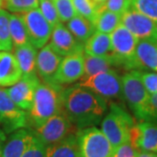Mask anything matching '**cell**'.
Wrapping results in <instances>:
<instances>
[{
  "instance_id": "7bdbcfd3",
  "label": "cell",
  "mask_w": 157,
  "mask_h": 157,
  "mask_svg": "<svg viewBox=\"0 0 157 157\" xmlns=\"http://www.w3.org/2000/svg\"><path fill=\"white\" fill-rule=\"evenodd\" d=\"M51 1H53V0H51Z\"/></svg>"
},
{
  "instance_id": "ac0fdd59",
  "label": "cell",
  "mask_w": 157,
  "mask_h": 157,
  "mask_svg": "<svg viewBox=\"0 0 157 157\" xmlns=\"http://www.w3.org/2000/svg\"><path fill=\"white\" fill-rule=\"evenodd\" d=\"M135 70H152L157 72V44L140 39L136 45Z\"/></svg>"
},
{
  "instance_id": "7402d4cb",
  "label": "cell",
  "mask_w": 157,
  "mask_h": 157,
  "mask_svg": "<svg viewBox=\"0 0 157 157\" xmlns=\"http://www.w3.org/2000/svg\"><path fill=\"white\" fill-rule=\"evenodd\" d=\"M46 157H79L76 135H68L61 140L46 147Z\"/></svg>"
},
{
  "instance_id": "7c38bea8",
  "label": "cell",
  "mask_w": 157,
  "mask_h": 157,
  "mask_svg": "<svg viewBox=\"0 0 157 157\" xmlns=\"http://www.w3.org/2000/svg\"><path fill=\"white\" fill-rule=\"evenodd\" d=\"M84 74V52H75L62 59L53 78L56 86L73 83Z\"/></svg>"
},
{
  "instance_id": "4dcf8cb0",
  "label": "cell",
  "mask_w": 157,
  "mask_h": 157,
  "mask_svg": "<svg viewBox=\"0 0 157 157\" xmlns=\"http://www.w3.org/2000/svg\"><path fill=\"white\" fill-rule=\"evenodd\" d=\"M60 22H67L78 13L74 8L73 0H53Z\"/></svg>"
},
{
  "instance_id": "277c9868",
  "label": "cell",
  "mask_w": 157,
  "mask_h": 157,
  "mask_svg": "<svg viewBox=\"0 0 157 157\" xmlns=\"http://www.w3.org/2000/svg\"><path fill=\"white\" fill-rule=\"evenodd\" d=\"M122 96L129 108L140 121H147V109L150 94L140 78V71L130 70L121 77Z\"/></svg>"
},
{
  "instance_id": "ab89813d",
  "label": "cell",
  "mask_w": 157,
  "mask_h": 157,
  "mask_svg": "<svg viewBox=\"0 0 157 157\" xmlns=\"http://www.w3.org/2000/svg\"><path fill=\"white\" fill-rule=\"evenodd\" d=\"M92 1L94 3V5H95L98 8H100V7L103 6L106 4V2H107V0H92Z\"/></svg>"
},
{
  "instance_id": "836d02e7",
  "label": "cell",
  "mask_w": 157,
  "mask_h": 157,
  "mask_svg": "<svg viewBox=\"0 0 157 157\" xmlns=\"http://www.w3.org/2000/svg\"><path fill=\"white\" fill-rule=\"evenodd\" d=\"M140 78L147 93L151 95L157 93V73L140 71Z\"/></svg>"
},
{
  "instance_id": "d590c367",
  "label": "cell",
  "mask_w": 157,
  "mask_h": 157,
  "mask_svg": "<svg viewBox=\"0 0 157 157\" xmlns=\"http://www.w3.org/2000/svg\"><path fill=\"white\" fill-rule=\"evenodd\" d=\"M139 152L132 145L130 140H127L114 149L113 157H137Z\"/></svg>"
},
{
  "instance_id": "f546056e",
  "label": "cell",
  "mask_w": 157,
  "mask_h": 157,
  "mask_svg": "<svg viewBox=\"0 0 157 157\" xmlns=\"http://www.w3.org/2000/svg\"><path fill=\"white\" fill-rule=\"evenodd\" d=\"M74 8L78 15L86 17L94 24L98 7L92 0H73Z\"/></svg>"
},
{
  "instance_id": "7a4b0ae2",
  "label": "cell",
  "mask_w": 157,
  "mask_h": 157,
  "mask_svg": "<svg viewBox=\"0 0 157 157\" xmlns=\"http://www.w3.org/2000/svg\"><path fill=\"white\" fill-rule=\"evenodd\" d=\"M61 86L39 83L35 90L33 101L29 110V124L33 128H39L45 121L63 110Z\"/></svg>"
},
{
  "instance_id": "83f0119b",
  "label": "cell",
  "mask_w": 157,
  "mask_h": 157,
  "mask_svg": "<svg viewBox=\"0 0 157 157\" xmlns=\"http://www.w3.org/2000/svg\"><path fill=\"white\" fill-rule=\"evenodd\" d=\"M1 6L15 13H23L39 8V0H1Z\"/></svg>"
},
{
  "instance_id": "484cf974",
  "label": "cell",
  "mask_w": 157,
  "mask_h": 157,
  "mask_svg": "<svg viewBox=\"0 0 157 157\" xmlns=\"http://www.w3.org/2000/svg\"><path fill=\"white\" fill-rule=\"evenodd\" d=\"M10 33L12 45L19 47L30 43L25 23L20 14H10Z\"/></svg>"
},
{
  "instance_id": "d6986e66",
  "label": "cell",
  "mask_w": 157,
  "mask_h": 157,
  "mask_svg": "<svg viewBox=\"0 0 157 157\" xmlns=\"http://www.w3.org/2000/svg\"><path fill=\"white\" fill-rule=\"evenodd\" d=\"M22 77L15 56L7 51L0 52V86H11Z\"/></svg>"
},
{
  "instance_id": "9c48e42d",
  "label": "cell",
  "mask_w": 157,
  "mask_h": 157,
  "mask_svg": "<svg viewBox=\"0 0 157 157\" xmlns=\"http://www.w3.org/2000/svg\"><path fill=\"white\" fill-rule=\"evenodd\" d=\"M0 123L6 134L29 125L28 113L17 106L4 88H0Z\"/></svg>"
},
{
  "instance_id": "4316f807",
  "label": "cell",
  "mask_w": 157,
  "mask_h": 157,
  "mask_svg": "<svg viewBox=\"0 0 157 157\" xmlns=\"http://www.w3.org/2000/svg\"><path fill=\"white\" fill-rule=\"evenodd\" d=\"M10 14L5 10H0V46L2 50L10 52L13 45L10 33Z\"/></svg>"
},
{
  "instance_id": "d6a6232c",
  "label": "cell",
  "mask_w": 157,
  "mask_h": 157,
  "mask_svg": "<svg viewBox=\"0 0 157 157\" xmlns=\"http://www.w3.org/2000/svg\"><path fill=\"white\" fill-rule=\"evenodd\" d=\"M46 147L47 146L34 136L32 143L24 152L21 157H46Z\"/></svg>"
},
{
  "instance_id": "5b68a950",
  "label": "cell",
  "mask_w": 157,
  "mask_h": 157,
  "mask_svg": "<svg viewBox=\"0 0 157 157\" xmlns=\"http://www.w3.org/2000/svg\"><path fill=\"white\" fill-rule=\"evenodd\" d=\"M79 157H113L114 149L102 131L95 126L78 129L77 134Z\"/></svg>"
},
{
  "instance_id": "d4e9b609",
  "label": "cell",
  "mask_w": 157,
  "mask_h": 157,
  "mask_svg": "<svg viewBox=\"0 0 157 157\" xmlns=\"http://www.w3.org/2000/svg\"><path fill=\"white\" fill-rule=\"evenodd\" d=\"M121 15L107 10L103 6L98 8L94 25L97 32L110 34L121 25Z\"/></svg>"
},
{
  "instance_id": "3957f363",
  "label": "cell",
  "mask_w": 157,
  "mask_h": 157,
  "mask_svg": "<svg viewBox=\"0 0 157 157\" xmlns=\"http://www.w3.org/2000/svg\"><path fill=\"white\" fill-rule=\"evenodd\" d=\"M135 121L128 112L116 103H111L109 112L101 121V131L113 149L129 140Z\"/></svg>"
},
{
  "instance_id": "1f68e13d",
  "label": "cell",
  "mask_w": 157,
  "mask_h": 157,
  "mask_svg": "<svg viewBox=\"0 0 157 157\" xmlns=\"http://www.w3.org/2000/svg\"><path fill=\"white\" fill-rule=\"evenodd\" d=\"M39 9L52 27L60 23L54 4L51 0H39Z\"/></svg>"
},
{
  "instance_id": "52a82bcc",
  "label": "cell",
  "mask_w": 157,
  "mask_h": 157,
  "mask_svg": "<svg viewBox=\"0 0 157 157\" xmlns=\"http://www.w3.org/2000/svg\"><path fill=\"white\" fill-rule=\"evenodd\" d=\"M80 80L78 85L93 91L107 101L123 98L121 77L115 70L96 73Z\"/></svg>"
},
{
  "instance_id": "60d3db41",
  "label": "cell",
  "mask_w": 157,
  "mask_h": 157,
  "mask_svg": "<svg viewBox=\"0 0 157 157\" xmlns=\"http://www.w3.org/2000/svg\"><path fill=\"white\" fill-rule=\"evenodd\" d=\"M0 7H1V0H0Z\"/></svg>"
},
{
  "instance_id": "f1b7e54d",
  "label": "cell",
  "mask_w": 157,
  "mask_h": 157,
  "mask_svg": "<svg viewBox=\"0 0 157 157\" xmlns=\"http://www.w3.org/2000/svg\"><path fill=\"white\" fill-rule=\"evenodd\" d=\"M131 7L157 24V0H131Z\"/></svg>"
},
{
  "instance_id": "cb8c5ba5",
  "label": "cell",
  "mask_w": 157,
  "mask_h": 157,
  "mask_svg": "<svg viewBox=\"0 0 157 157\" xmlns=\"http://www.w3.org/2000/svg\"><path fill=\"white\" fill-rule=\"evenodd\" d=\"M67 29L75 39L82 44H84L96 31L93 23L78 14L68 20Z\"/></svg>"
},
{
  "instance_id": "e0dca14e",
  "label": "cell",
  "mask_w": 157,
  "mask_h": 157,
  "mask_svg": "<svg viewBox=\"0 0 157 157\" xmlns=\"http://www.w3.org/2000/svg\"><path fill=\"white\" fill-rule=\"evenodd\" d=\"M33 138V130L26 128L12 132L5 142L1 157H21Z\"/></svg>"
},
{
  "instance_id": "4fadbf2b",
  "label": "cell",
  "mask_w": 157,
  "mask_h": 157,
  "mask_svg": "<svg viewBox=\"0 0 157 157\" xmlns=\"http://www.w3.org/2000/svg\"><path fill=\"white\" fill-rule=\"evenodd\" d=\"M40 83L38 75L22 76L17 83L6 89L13 102L24 110L29 111L33 105L35 90Z\"/></svg>"
},
{
  "instance_id": "ffe728a7",
  "label": "cell",
  "mask_w": 157,
  "mask_h": 157,
  "mask_svg": "<svg viewBox=\"0 0 157 157\" xmlns=\"http://www.w3.org/2000/svg\"><path fill=\"white\" fill-rule=\"evenodd\" d=\"M119 67V64L112 52L104 56H93L84 53V74L80 78L109 70H114V67Z\"/></svg>"
},
{
  "instance_id": "30bf717a",
  "label": "cell",
  "mask_w": 157,
  "mask_h": 157,
  "mask_svg": "<svg viewBox=\"0 0 157 157\" xmlns=\"http://www.w3.org/2000/svg\"><path fill=\"white\" fill-rule=\"evenodd\" d=\"M20 15L25 23L30 43L36 49L42 48L50 39L53 27L45 19L39 8L23 12Z\"/></svg>"
},
{
  "instance_id": "44dd1931",
  "label": "cell",
  "mask_w": 157,
  "mask_h": 157,
  "mask_svg": "<svg viewBox=\"0 0 157 157\" xmlns=\"http://www.w3.org/2000/svg\"><path fill=\"white\" fill-rule=\"evenodd\" d=\"M37 49L31 43L27 45L15 47L14 56L19 65L22 72V76H33L37 75L36 59Z\"/></svg>"
},
{
  "instance_id": "603a6c76",
  "label": "cell",
  "mask_w": 157,
  "mask_h": 157,
  "mask_svg": "<svg viewBox=\"0 0 157 157\" xmlns=\"http://www.w3.org/2000/svg\"><path fill=\"white\" fill-rule=\"evenodd\" d=\"M84 53L93 56H104L112 52L110 34L95 32L84 43Z\"/></svg>"
},
{
  "instance_id": "6da1fadb",
  "label": "cell",
  "mask_w": 157,
  "mask_h": 157,
  "mask_svg": "<svg viewBox=\"0 0 157 157\" xmlns=\"http://www.w3.org/2000/svg\"><path fill=\"white\" fill-rule=\"evenodd\" d=\"M61 98L63 111L78 129L96 126L107 111L105 99L78 84L62 90Z\"/></svg>"
},
{
  "instance_id": "e575fe53",
  "label": "cell",
  "mask_w": 157,
  "mask_h": 157,
  "mask_svg": "<svg viewBox=\"0 0 157 157\" xmlns=\"http://www.w3.org/2000/svg\"><path fill=\"white\" fill-rule=\"evenodd\" d=\"M104 6L109 11L122 15L131 7V0H107Z\"/></svg>"
},
{
  "instance_id": "b9f144b4",
  "label": "cell",
  "mask_w": 157,
  "mask_h": 157,
  "mask_svg": "<svg viewBox=\"0 0 157 157\" xmlns=\"http://www.w3.org/2000/svg\"><path fill=\"white\" fill-rule=\"evenodd\" d=\"M2 50V48H1V46H0V51Z\"/></svg>"
},
{
  "instance_id": "8fae6325",
  "label": "cell",
  "mask_w": 157,
  "mask_h": 157,
  "mask_svg": "<svg viewBox=\"0 0 157 157\" xmlns=\"http://www.w3.org/2000/svg\"><path fill=\"white\" fill-rule=\"evenodd\" d=\"M121 24L139 40H148L157 44V24L132 7L121 15Z\"/></svg>"
},
{
  "instance_id": "8d00e7d4",
  "label": "cell",
  "mask_w": 157,
  "mask_h": 157,
  "mask_svg": "<svg viewBox=\"0 0 157 157\" xmlns=\"http://www.w3.org/2000/svg\"><path fill=\"white\" fill-rule=\"evenodd\" d=\"M147 121L157 123V93L151 94L148 101Z\"/></svg>"
},
{
  "instance_id": "74e56055",
  "label": "cell",
  "mask_w": 157,
  "mask_h": 157,
  "mask_svg": "<svg viewBox=\"0 0 157 157\" xmlns=\"http://www.w3.org/2000/svg\"><path fill=\"white\" fill-rule=\"evenodd\" d=\"M6 134L0 129V157H1V154H2V149H3V147L5 145V142L6 140Z\"/></svg>"
},
{
  "instance_id": "8992f818",
  "label": "cell",
  "mask_w": 157,
  "mask_h": 157,
  "mask_svg": "<svg viewBox=\"0 0 157 157\" xmlns=\"http://www.w3.org/2000/svg\"><path fill=\"white\" fill-rule=\"evenodd\" d=\"M112 54L119 67L127 70H135V55L139 39L123 25H118L110 33Z\"/></svg>"
},
{
  "instance_id": "f35d334b",
  "label": "cell",
  "mask_w": 157,
  "mask_h": 157,
  "mask_svg": "<svg viewBox=\"0 0 157 157\" xmlns=\"http://www.w3.org/2000/svg\"><path fill=\"white\" fill-rule=\"evenodd\" d=\"M137 157H157V154L152 153V152L140 151L138 153Z\"/></svg>"
},
{
  "instance_id": "ba28073f",
  "label": "cell",
  "mask_w": 157,
  "mask_h": 157,
  "mask_svg": "<svg viewBox=\"0 0 157 157\" xmlns=\"http://www.w3.org/2000/svg\"><path fill=\"white\" fill-rule=\"evenodd\" d=\"M73 127L74 126L62 110L61 112L48 119L40 127L32 130L35 137L43 142L45 146H49L72 134Z\"/></svg>"
},
{
  "instance_id": "2e32d148",
  "label": "cell",
  "mask_w": 157,
  "mask_h": 157,
  "mask_svg": "<svg viewBox=\"0 0 157 157\" xmlns=\"http://www.w3.org/2000/svg\"><path fill=\"white\" fill-rule=\"evenodd\" d=\"M61 59L62 56L58 54L49 45H45L40 48V51L37 53L36 67L39 76L45 83L56 86L53 78Z\"/></svg>"
},
{
  "instance_id": "5bb4252c",
  "label": "cell",
  "mask_w": 157,
  "mask_h": 157,
  "mask_svg": "<svg viewBox=\"0 0 157 157\" xmlns=\"http://www.w3.org/2000/svg\"><path fill=\"white\" fill-rule=\"evenodd\" d=\"M129 140L139 151L157 154V123L140 121L130 131Z\"/></svg>"
},
{
  "instance_id": "9a60e30c",
  "label": "cell",
  "mask_w": 157,
  "mask_h": 157,
  "mask_svg": "<svg viewBox=\"0 0 157 157\" xmlns=\"http://www.w3.org/2000/svg\"><path fill=\"white\" fill-rule=\"evenodd\" d=\"M50 38L49 45L60 56L65 57L75 52H84L83 44L78 42L61 22L52 28Z\"/></svg>"
}]
</instances>
